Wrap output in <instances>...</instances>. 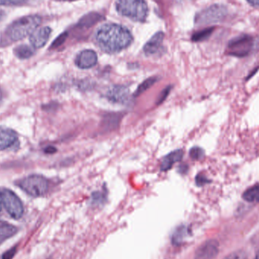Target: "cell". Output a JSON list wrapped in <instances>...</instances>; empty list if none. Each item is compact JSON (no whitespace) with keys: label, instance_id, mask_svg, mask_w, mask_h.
Masks as SVG:
<instances>
[{"label":"cell","instance_id":"44dd1931","mask_svg":"<svg viewBox=\"0 0 259 259\" xmlns=\"http://www.w3.org/2000/svg\"><path fill=\"white\" fill-rule=\"evenodd\" d=\"M214 31V27H209V28L204 29V30L198 31L197 33L193 35L192 39L194 42H200V41L205 40L208 39L211 36L212 32Z\"/></svg>","mask_w":259,"mask_h":259},{"label":"cell","instance_id":"7a4b0ae2","mask_svg":"<svg viewBox=\"0 0 259 259\" xmlns=\"http://www.w3.org/2000/svg\"><path fill=\"white\" fill-rule=\"evenodd\" d=\"M41 21V17L36 15L18 18L8 26L5 31V36L10 42L21 40L36 30Z\"/></svg>","mask_w":259,"mask_h":259},{"label":"cell","instance_id":"2e32d148","mask_svg":"<svg viewBox=\"0 0 259 259\" xmlns=\"http://www.w3.org/2000/svg\"><path fill=\"white\" fill-rule=\"evenodd\" d=\"M122 117L123 114L121 113L106 114L103 117V122H102L103 129L106 131L116 129L119 125Z\"/></svg>","mask_w":259,"mask_h":259},{"label":"cell","instance_id":"d6a6232c","mask_svg":"<svg viewBox=\"0 0 259 259\" xmlns=\"http://www.w3.org/2000/svg\"><path fill=\"white\" fill-rule=\"evenodd\" d=\"M2 205H3V198H2V191H0V211L2 210Z\"/></svg>","mask_w":259,"mask_h":259},{"label":"cell","instance_id":"9a60e30c","mask_svg":"<svg viewBox=\"0 0 259 259\" xmlns=\"http://www.w3.org/2000/svg\"><path fill=\"white\" fill-rule=\"evenodd\" d=\"M104 19L103 15L97 12H91L80 18L77 24V27L80 29H87L93 27L99 21Z\"/></svg>","mask_w":259,"mask_h":259},{"label":"cell","instance_id":"9c48e42d","mask_svg":"<svg viewBox=\"0 0 259 259\" xmlns=\"http://www.w3.org/2000/svg\"><path fill=\"white\" fill-rule=\"evenodd\" d=\"M219 244L214 240H209L202 243L195 254L194 259H214L219 255Z\"/></svg>","mask_w":259,"mask_h":259},{"label":"cell","instance_id":"d6986e66","mask_svg":"<svg viewBox=\"0 0 259 259\" xmlns=\"http://www.w3.org/2000/svg\"><path fill=\"white\" fill-rule=\"evenodd\" d=\"M159 77H150L149 78L146 79L143 83H140L137 88V91L134 92V97H140L143 93L146 92L147 90H149L151 87L153 86L156 82L158 81Z\"/></svg>","mask_w":259,"mask_h":259},{"label":"cell","instance_id":"3957f363","mask_svg":"<svg viewBox=\"0 0 259 259\" xmlns=\"http://www.w3.org/2000/svg\"><path fill=\"white\" fill-rule=\"evenodd\" d=\"M116 9L120 15L139 22L144 21L148 15L145 0H116Z\"/></svg>","mask_w":259,"mask_h":259},{"label":"cell","instance_id":"277c9868","mask_svg":"<svg viewBox=\"0 0 259 259\" xmlns=\"http://www.w3.org/2000/svg\"><path fill=\"white\" fill-rule=\"evenodd\" d=\"M17 185L33 197L44 196L49 190V182L47 178L39 175L26 177L18 181Z\"/></svg>","mask_w":259,"mask_h":259},{"label":"cell","instance_id":"8992f818","mask_svg":"<svg viewBox=\"0 0 259 259\" xmlns=\"http://www.w3.org/2000/svg\"><path fill=\"white\" fill-rule=\"evenodd\" d=\"M253 45V38L249 35H242L230 41L227 53L236 57H244L250 53Z\"/></svg>","mask_w":259,"mask_h":259},{"label":"cell","instance_id":"30bf717a","mask_svg":"<svg viewBox=\"0 0 259 259\" xmlns=\"http://www.w3.org/2000/svg\"><path fill=\"white\" fill-rule=\"evenodd\" d=\"M98 56L92 50H85L80 52L75 59V65L80 69H89L97 65Z\"/></svg>","mask_w":259,"mask_h":259},{"label":"cell","instance_id":"52a82bcc","mask_svg":"<svg viewBox=\"0 0 259 259\" xmlns=\"http://www.w3.org/2000/svg\"><path fill=\"white\" fill-rule=\"evenodd\" d=\"M3 204L9 215L14 219H20L24 214L22 202L14 192L5 189L2 190Z\"/></svg>","mask_w":259,"mask_h":259},{"label":"cell","instance_id":"d590c367","mask_svg":"<svg viewBox=\"0 0 259 259\" xmlns=\"http://www.w3.org/2000/svg\"><path fill=\"white\" fill-rule=\"evenodd\" d=\"M64 1H74V0H64Z\"/></svg>","mask_w":259,"mask_h":259},{"label":"cell","instance_id":"5b68a950","mask_svg":"<svg viewBox=\"0 0 259 259\" xmlns=\"http://www.w3.org/2000/svg\"><path fill=\"white\" fill-rule=\"evenodd\" d=\"M228 9L222 5H213L197 14L195 22L197 25H205L219 22L226 17Z\"/></svg>","mask_w":259,"mask_h":259},{"label":"cell","instance_id":"4fadbf2b","mask_svg":"<svg viewBox=\"0 0 259 259\" xmlns=\"http://www.w3.org/2000/svg\"><path fill=\"white\" fill-rule=\"evenodd\" d=\"M18 140V134L13 130L0 127V151L10 148Z\"/></svg>","mask_w":259,"mask_h":259},{"label":"cell","instance_id":"cb8c5ba5","mask_svg":"<svg viewBox=\"0 0 259 259\" xmlns=\"http://www.w3.org/2000/svg\"><path fill=\"white\" fill-rule=\"evenodd\" d=\"M106 201V195L104 193L101 192H94L91 196V202L94 205H100V204L104 203Z\"/></svg>","mask_w":259,"mask_h":259},{"label":"cell","instance_id":"7402d4cb","mask_svg":"<svg viewBox=\"0 0 259 259\" xmlns=\"http://www.w3.org/2000/svg\"><path fill=\"white\" fill-rule=\"evenodd\" d=\"M190 156L191 157L192 159L196 160V161H199L202 159L205 156V152L202 148L195 146L192 148L190 150Z\"/></svg>","mask_w":259,"mask_h":259},{"label":"cell","instance_id":"7c38bea8","mask_svg":"<svg viewBox=\"0 0 259 259\" xmlns=\"http://www.w3.org/2000/svg\"><path fill=\"white\" fill-rule=\"evenodd\" d=\"M164 38V33L163 32L159 31L154 34L143 47V52L146 56H152L159 53L162 49Z\"/></svg>","mask_w":259,"mask_h":259},{"label":"cell","instance_id":"ba28073f","mask_svg":"<svg viewBox=\"0 0 259 259\" xmlns=\"http://www.w3.org/2000/svg\"><path fill=\"white\" fill-rule=\"evenodd\" d=\"M106 97L112 103L121 105L127 104L131 100L128 88L123 85L112 87L106 93Z\"/></svg>","mask_w":259,"mask_h":259},{"label":"cell","instance_id":"8d00e7d4","mask_svg":"<svg viewBox=\"0 0 259 259\" xmlns=\"http://www.w3.org/2000/svg\"><path fill=\"white\" fill-rule=\"evenodd\" d=\"M2 18V14L0 13V18Z\"/></svg>","mask_w":259,"mask_h":259},{"label":"cell","instance_id":"ac0fdd59","mask_svg":"<svg viewBox=\"0 0 259 259\" xmlns=\"http://www.w3.org/2000/svg\"><path fill=\"white\" fill-rule=\"evenodd\" d=\"M14 54L19 59H27L34 54V50L30 46L21 44L14 49Z\"/></svg>","mask_w":259,"mask_h":259},{"label":"cell","instance_id":"f1b7e54d","mask_svg":"<svg viewBox=\"0 0 259 259\" xmlns=\"http://www.w3.org/2000/svg\"><path fill=\"white\" fill-rule=\"evenodd\" d=\"M208 183H209V181H208L204 175L199 174V175L196 177V184H197V186H199V187L205 185V184H208Z\"/></svg>","mask_w":259,"mask_h":259},{"label":"cell","instance_id":"8fae6325","mask_svg":"<svg viewBox=\"0 0 259 259\" xmlns=\"http://www.w3.org/2000/svg\"><path fill=\"white\" fill-rule=\"evenodd\" d=\"M51 33V28L49 27H44L34 30L29 38L33 48L40 49L44 47L48 42Z\"/></svg>","mask_w":259,"mask_h":259},{"label":"cell","instance_id":"e575fe53","mask_svg":"<svg viewBox=\"0 0 259 259\" xmlns=\"http://www.w3.org/2000/svg\"><path fill=\"white\" fill-rule=\"evenodd\" d=\"M255 259H259V253L258 255H257L256 258H255Z\"/></svg>","mask_w":259,"mask_h":259},{"label":"cell","instance_id":"ffe728a7","mask_svg":"<svg viewBox=\"0 0 259 259\" xmlns=\"http://www.w3.org/2000/svg\"><path fill=\"white\" fill-rule=\"evenodd\" d=\"M245 200L249 202H259V185L253 186L246 190L243 195Z\"/></svg>","mask_w":259,"mask_h":259},{"label":"cell","instance_id":"5bb4252c","mask_svg":"<svg viewBox=\"0 0 259 259\" xmlns=\"http://www.w3.org/2000/svg\"><path fill=\"white\" fill-rule=\"evenodd\" d=\"M184 157V151L182 149H177L170 152L168 155L164 157L160 166L161 171H167L170 170L175 163L182 160Z\"/></svg>","mask_w":259,"mask_h":259},{"label":"cell","instance_id":"4dcf8cb0","mask_svg":"<svg viewBox=\"0 0 259 259\" xmlns=\"http://www.w3.org/2000/svg\"><path fill=\"white\" fill-rule=\"evenodd\" d=\"M44 152L47 154H53L57 152V149H56V148L54 147V146H47L45 150H44Z\"/></svg>","mask_w":259,"mask_h":259},{"label":"cell","instance_id":"4316f807","mask_svg":"<svg viewBox=\"0 0 259 259\" xmlns=\"http://www.w3.org/2000/svg\"><path fill=\"white\" fill-rule=\"evenodd\" d=\"M172 88L171 86L167 87V88H164L162 91H161V94H160L159 97L157 99V105L161 104L164 100L167 99V97H168L169 94H170V91H171Z\"/></svg>","mask_w":259,"mask_h":259},{"label":"cell","instance_id":"d4e9b609","mask_svg":"<svg viewBox=\"0 0 259 259\" xmlns=\"http://www.w3.org/2000/svg\"><path fill=\"white\" fill-rule=\"evenodd\" d=\"M30 0H0V6H15L27 4Z\"/></svg>","mask_w":259,"mask_h":259},{"label":"cell","instance_id":"836d02e7","mask_svg":"<svg viewBox=\"0 0 259 259\" xmlns=\"http://www.w3.org/2000/svg\"><path fill=\"white\" fill-rule=\"evenodd\" d=\"M3 91H2L1 88H0V102H1L2 100H3Z\"/></svg>","mask_w":259,"mask_h":259},{"label":"cell","instance_id":"f546056e","mask_svg":"<svg viewBox=\"0 0 259 259\" xmlns=\"http://www.w3.org/2000/svg\"><path fill=\"white\" fill-rule=\"evenodd\" d=\"M17 248L13 247L3 253L2 259H12L16 253Z\"/></svg>","mask_w":259,"mask_h":259},{"label":"cell","instance_id":"e0dca14e","mask_svg":"<svg viewBox=\"0 0 259 259\" xmlns=\"http://www.w3.org/2000/svg\"><path fill=\"white\" fill-rule=\"evenodd\" d=\"M17 231L18 229L16 227L4 221L0 220V241L13 237Z\"/></svg>","mask_w":259,"mask_h":259},{"label":"cell","instance_id":"603a6c76","mask_svg":"<svg viewBox=\"0 0 259 259\" xmlns=\"http://www.w3.org/2000/svg\"><path fill=\"white\" fill-rule=\"evenodd\" d=\"M186 235L185 228H180L175 231V234L172 236V241L175 244L179 245L184 240Z\"/></svg>","mask_w":259,"mask_h":259},{"label":"cell","instance_id":"6da1fadb","mask_svg":"<svg viewBox=\"0 0 259 259\" xmlns=\"http://www.w3.org/2000/svg\"><path fill=\"white\" fill-rule=\"evenodd\" d=\"M96 42L105 53H119L127 48L133 42L132 33L122 25L107 24L101 26L96 32Z\"/></svg>","mask_w":259,"mask_h":259},{"label":"cell","instance_id":"83f0119b","mask_svg":"<svg viewBox=\"0 0 259 259\" xmlns=\"http://www.w3.org/2000/svg\"><path fill=\"white\" fill-rule=\"evenodd\" d=\"M246 252L243 250H237L232 253L229 254L228 256L225 257L224 259H246Z\"/></svg>","mask_w":259,"mask_h":259},{"label":"cell","instance_id":"1f68e13d","mask_svg":"<svg viewBox=\"0 0 259 259\" xmlns=\"http://www.w3.org/2000/svg\"><path fill=\"white\" fill-rule=\"evenodd\" d=\"M248 2L253 6H259V0H248Z\"/></svg>","mask_w":259,"mask_h":259},{"label":"cell","instance_id":"484cf974","mask_svg":"<svg viewBox=\"0 0 259 259\" xmlns=\"http://www.w3.org/2000/svg\"><path fill=\"white\" fill-rule=\"evenodd\" d=\"M67 37H68V33H67V32H65V33L59 35V37L56 38V40L53 42L50 48L56 49L58 48V47H60V46H62V44L65 42V41L66 40Z\"/></svg>","mask_w":259,"mask_h":259}]
</instances>
